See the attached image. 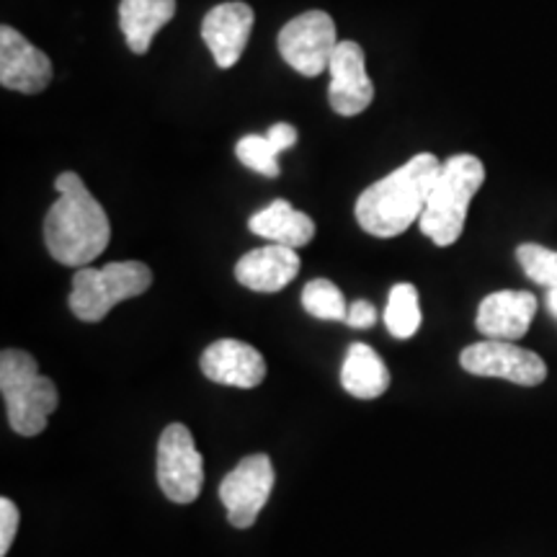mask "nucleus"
<instances>
[{"mask_svg": "<svg viewBox=\"0 0 557 557\" xmlns=\"http://www.w3.org/2000/svg\"><path fill=\"white\" fill-rule=\"evenodd\" d=\"M346 323L351 329H372L377 323V308L372 302H367V299H357L354 305H348Z\"/></svg>", "mask_w": 557, "mask_h": 557, "instance_id": "b1692460", "label": "nucleus"}, {"mask_svg": "<svg viewBox=\"0 0 557 557\" xmlns=\"http://www.w3.org/2000/svg\"><path fill=\"white\" fill-rule=\"evenodd\" d=\"M299 269H302V263H299L295 248L271 243V246L256 248L243 256L235 263V278L253 292H278L289 282H295Z\"/></svg>", "mask_w": 557, "mask_h": 557, "instance_id": "2eb2a0df", "label": "nucleus"}, {"mask_svg": "<svg viewBox=\"0 0 557 557\" xmlns=\"http://www.w3.org/2000/svg\"><path fill=\"white\" fill-rule=\"evenodd\" d=\"M274 491V465L269 455H250L230 470L220 485V500L227 508L230 524L238 529L253 527L261 508Z\"/></svg>", "mask_w": 557, "mask_h": 557, "instance_id": "1a4fd4ad", "label": "nucleus"}, {"mask_svg": "<svg viewBox=\"0 0 557 557\" xmlns=\"http://www.w3.org/2000/svg\"><path fill=\"white\" fill-rule=\"evenodd\" d=\"M52 81V60L24 34L5 24L0 29V86L18 94H41Z\"/></svg>", "mask_w": 557, "mask_h": 557, "instance_id": "9d476101", "label": "nucleus"}, {"mask_svg": "<svg viewBox=\"0 0 557 557\" xmlns=\"http://www.w3.org/2000/svg\"><path fill=\"white\" fill-rule=\"evenodd\" d=\"M201 372L218 385L253 389L267 380V361H263L259 348L246 344V341L222 338L205 348Z\"/></svg>", "mask_w": 557, "mask_h": 557, "instance_id": "f8f14e48", "label": "nucleus"}, {"mask_svg": "<svg viewBox=\"0 0 557 557\" xmlns=\"http://www.w3.org/2000/svg\"><path fill=\"white\" fill-rule=\"evenodd\" d=\"M18 506L11 498H0V557L9 555L18 532Z\"/></svg>", "mask_w": 557, "mask_h": 557, "instance_id": "5701e85b", "label": "nucleus"}, {"mask_svg": "<svg viewBox=\"0 0 557 557\" xmlns=\"http://www.w3.org/2000/svg\"><path fill=\"white\" fill-rule=\"evenodd\" d=\"M385 325L389 336L410 338L421 329V302H418V292L413 284L403 282L389 289L387 308H385Z\"/></svg>", "mask_w": 557, "mask_h": 557, "instance_id": "aec40b11", "label": "nucleus"}, {"mask_svg": "<svg viewBox=\"0 0 557 557\" xmlns=\"http://www.w3.org/2000/svg\"><path fill=\"white\" fill-rule=\"evenodd\" d=\"M331 109L341 116H357L369 109L374 99V86L367 75L364 50L357 41H338L331 58Z\"/></svg>", "mask_w": 557, "mask_h": 557, "instance_id": "9b49d317", "label": "nucleus"}, {"mask_svg": "<svg viewBox=\"0 0 557 557\" xmlns=\"http://www.w3.org/2000/svg\"><path fill=\"white\" fill-rule=\"evenodd\" d=\"M459 364L475 377H498L521 387H537L547 377V364L540 354L513 344V341L485 338L459 354Z\"/></svg>", "mask_w": 557, "mask_h": 557, "instance_id": "6e6552de", "label": "nucleus"}, {"mask_svg": "<svg viewBox=\"0 0 557 557\" xmlns=\"http://www.w3.org/2000/svg\"><path fill=\"white\" fill-rule=\"evenodd\" d=\"M302 308L318 320H344L348 315V305L331 278H312L302 289Z\"/></svg>", "mask_w": 557, "mask_h": 557, "instance_id": "412c9836", "label": "nucleus"}, {"mask_svg": "<svg viewBox=\"0 0 557 557\" xmlns=\"http://www.w3.org/2000/svg\"><path fill=\"white\" fill-rule=\"evenodd\" d=\"M276 45L289 67L305 78H318L323 70H329L338 47L336 24L325 11H308L278 32Z\"/></svg>", "mask_w": 557, "mask_h": 557, "instance_id": "423d86ee", "label": "nucleus"}, {"mask_svg": "<svg viewBox=\"0 0 557 557\" xmlns=\"http://www.w3.org/2000/svg\"><path fill=\"white\" fill-rule=\"evenodd\" d=\"M297 129L287 122H278L271 127L267 135H246L235 145V156L246 169L261 173L267 178L282 176V165H278V152L289 150L297 143Z\"/></svg>", "mask_w": 557, "mask_h": 557, "instance_id": "6ab92c4d", "label": "nucleus"}, {"mask_svg": "<svg viewBox=\"0 0 557 557\" xmlns=\"http://www.w3.org/2000/svg\"><path fill=\"white\" fill-rule=\"evenodd\" d=\"M54 186L60 199L45 218V246L54 261L83 269L99 259L109 246V214L86 189L78 173H60Z\"/></svg>", "mask_w": 557, "mask_h": 557, "instance_id": "f257e3e1", "label": "nucleus"}, {"mask_svg": "<svg viewBox=\"0 0 557 557\" xmlns=\"http://www.w3.org/2000/svg\"><path fill=\"white\" fill-rule=\"evenodd\" d=\"M547 310H549V315L557 320V287L547 289Z\"/></svg>", "mask_w": 557, "mask_h": 557, "instance_id": "393cba45", "label": "nucleus"}, {"mask_svg": "<svg viewBox=\"0 0 557 557\" xmlns=\"http://www.w3.org/2000/svg\"><path fill=\"white\" fill-rule=\"evenodd\" d=\"M442 160L434 152H418L389 176L374 181L357 199V222L374 238H395L421 220L434 189Z\"/></svg>", "mask_w": 557, "mask_h": 557, "instance_id": "f03ea898", "label": "nucleus"}, {"mask_svg": "<svg viewBox=\"0 0 557 557\" xmlns=\"http://www.w3.org/2000/svg\"><path fill=\"white\" fill-rule=\"evenodd\" d=\"M0 393L11 429L21 436H39L60 400L54 382L39 374L37 359L21 348H5L0 354Z\"/></svg>", "mask_w": 557, "mask_h": 557, "instance_id": "20e7f679", "label": "nucleus"}, {"mask_svg": "<svg viewBox=\"0 0 557 557\" xmlns=\"http://www.w3.org/2000/svg\"><path fill=\"white\" fill-rule=\"evenodd\" d=\"M176 16V0H122L120 29L135 54L150 50L156 34Z\"/></svg>", "mask_w": 557, "mask_h": 557, "instance_id": "f3484780", "label": "nucleus"}, {"mask_svg": "<svg viewBox=\"0 0 557 557\" xmlns=\"http://www.w3.org/2000/svg\"><path fill=\"white\" fill-rule=\"evenodd\" d=\"M485 184V165L470 152H459L442 163L418 227L438 248L455 246L468 222L470 201Z\"/></svg>", "mask_w": 557, "mask_h": 557, "instance_id": "7ed1b4c3", "label": "nucleus"}, {"mask_svg": "<svg viewBox=\"0 0 557 557\" xmlns=\"http://www.w3.org/2000/svg\"><path fill=\"white\" fill-rule=\"evenodd\" d=\"M517 261L524 274L540 287H557V250H549L537 243H521L517 248Z\"/></svg>", "mask_w": 557, "mask_h": 557, "instance_id": "4be33fe9", "label": "nucleus"}, {"mask_svg": "<svg viewBox=\"0 0 557 557\" xmlns=\"http://www.w3.org/2000/svg\"><path fill=\"white\" fill-rule=\"evenodd\" d=\"M253 9L240 0L220 3L207 13L201 21V39H205L207 50L212 52L218 67L227 70L240 60L250 39V29H253Z\"/></svg>", "mask_w": 557, "mask_h": 557, "instance_id": "ddd939ff", "label": "nucleus"}, {"mask_svg": "<svg viewBox=\"0 0 557 557\" xmlns=\"http://www.w3.org/2000/svg\"><path fill=\"white\" fill-rule=\"evenodd\" d=\"M152 271L143 261H116L103 269L83 267L75 271L70 289V310L83 323H99L124 299L150 289Z\"/></svg>", "mask_w": 557, "mask_h": 557, "instance_id": "39448f33", "label": "nucleus"}, {"mask_svg": "<svg viewBox=\"0 0 557 557\" xmlns=\"http://www.w3.org/2000/svg\"><path fill=\"white\" fill-rule=\"evenodd\" d=\"M341 385L348 395L361 400H374L389 387L387 364L377 357L372 346L351 344L341 367Z\"/></svg>", "mask_w": 557, "mask_h": 557, "instance_id": "a211bd4d", "label": "nucleus"}, {"mask_svg": "<svg viewBox=\"0 0 557 557\" xmlns=\"http://www.w3.org/2000/svg\"><path fill=\"white\" fill-rule=\"evenodd\" d=\"M158 483L173 504H191L205 485V465L184 423H171L158 442Z\"/></svg>", "mask_w": 557, "mask_h": 557, "instance_id": "0eeeda50", "label": "nucleus"}, {"mask_svg": "<svg viewBox=\"0 0 557 557\" xmlns=\"http://www.w3.org/2000/svg\"><path fill=\"white\" fill-rule=\"evenodd\" d=\"M248 227L259 238H267L271 243H278V246L295 250L308 246L315 238V222H312L310 214L297 212L287 199L271 201L267 209L256 212L248 220Z\"/></svg>", "mask_w": 557, "mask_h": 557, "instance_id": "dca6fc26", "label": "nucleus"}, {"mask_svg": "<svg viewBox=\"0 0 557 557\" xmlns=\"http://www.w3.org/2000/svg\"><path fill=\"white\" fill-rule=\"evenodd\" d=\"M537 315V297L524 289H500L487 295L478 308L475 325L485 338L519 341Z\"/></svg>", "mask_w": 557, "mask_h": 557, "instance_id": "4468645a", "label": "nucleus"}]
</instances>
